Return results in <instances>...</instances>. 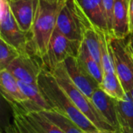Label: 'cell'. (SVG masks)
Wrapping results in <instances>:
<instances>
[{
	"label": "cell",
	"mask_w": 133,
	"mask_h": 133,
	"mask_svg": "<svg viewBox=\"0 0 133 133\" xmlns=\"http://www.w3.org/2000/svg\"><path fill=\"white\" fill-rule=\"evenodd\" d=\"M65 0H38L31 29L32 40L27 45V54L42 59L47 54L50 40L56 28L58 13Z\"/></svg>",
	"instance_id": "obj_1"
},
{
	"label": "cell",
	"mask_w": 133,
	"mask_h": 133,
	"mask_svg": "<svg viewBox=\"0 0 133 133\" xmlns=\"http://www.w3.org/2000/svg\"><path fill=\"white\" fill-rule=\"evenodd\" d=\"M37 85L52 110L72 120L86 132L98 129L72 102L51 72L43 69L39 76Z\"/></svg>",
	"instance_id": "obj_2"
},
{
	"label": "cell",
	"mask_w": 133,
	"mask_h": 133,
	"mask_svg": "<svg viewBox=\"0 0 133 133\" xmlns=\"http://www.w3.org/2000/svg\"><path fill=\"white\" fill-rule=\"evenodd\" d=\"M57 83L70 97L81 112L99 129L104 132H115L105 118L98 112L92 101L86 96L71 80L64 62L58 64L51 72Z\"/></svg>",
	"instance_id": "obj_3"
},
{
	"label": "cell",
	"mask_w": 133,
	"mask_h": 133,
	"mask_svg": "<svg viewBox=\"0 0 133 133\" xmlns=\"http://www.w3.org/2000/svg\"><path fill=\"white\" fill-rule=\"evenodd\" d=\"M94 28L77 0H65L56 23V29L67 38L83 41L87 30Z\"/></svg>",
	"instance_id": "obj_4"
},
{
	"label": "cell",
	"mask_w": 133,
	"mask_h": 133,
	"mask_svg": "<svg viewBox=\"0 0 133 133\" xmlns=\"http://www.w3.org/2000/svg\"><path fill=\"white\" fill-rule=\"evenodd\" d=\"M116 73L129 93L133 90V51L128 41L107 34Z\"/></svg>",
	"instance_id": "obj_5"
},
{
	"label": "cell",
	"mask_w": 133,
	"mask_h": 133,
	"mask_svg": "<svg viewBox=\"0 0 133 133\" xmlns=\"http://www.w3.org/2000/svg\"><path fill=\"white\" fill-rule=\"evenodd\" d=\"M0 38L13 46L20 55L27 54V45L32 34L23 31L16 21L8 0H0Z\"/></svg>",
	"instance_id": "obj_6"
},
{
	"label": "cell",
	"mask_w": 133,
	"mask_h": 133,
	"mask_svg": "<svg viewBox=\"0 0 133 133\" xmlns=\"http://www.w3.org/2000/svg\"><path fill=\"white\" fill-rule=\"evenodd\" d=\"M82 43L67 38L55 28L50 40L47 54L41 59L43 68L51 72L58 64L64 62L67 58H77Z\"/></svg>",
	"instance_id": "obj_7"
},
{
	"label": "cell",
	"mask_w": 133,
	"mask_h": 133,
	"mask_svg": "<svg viewBox=\"0 0 133 133\" xmlns=\"http://www.w3.org/2000/svg\"><path fill=\"white\" fill-rule=\"evenodd\" d=\"M16 133H65L41 112L22 113L12 111Z\"/></svg>",
	"instance_id": "obj_8"
},
{
	"label": "cell",
	"mask_w": 133,
	"mask_h": 133,
	"mask_svg": "<svg viewBox=\"0 0 133 133\" xmlns=\"http://www.w3.org/2000/svg\"><path fill=\"white\" fill-rule=\"evenodd\" d=\"M43 69L42 60L40 58L24 54L12 61L6 69L19 81L37 84Z\"/></svg>",
	"instance_id": "obj_9"
},
{
	"label": "cell",
	"mask_w": 133,
	"mask_h": 133,
	"mask_svg": "<svg viewBox=\"0 0 133 133\" xmlns=\"http://www.w3.org/2000/svg\"><path fill=\"white\" fill-rule=\"evenodd\" d=\"M64 65L72 83L91 100L93 94L100 88V83L86 71L77 58H67Z\"/></svg>",
	"instance_id": "obj_10"
},
{
	"label": "cell",
	"mask_w": 133,
	"mask_h": 133,
	"mask_svg": "<svg viewBox=\"0 0 133 133\" xmlns=\"http://www.w3.org/2000/svg\"><path fill=\"white\" fill-rule=\"evenodd\" d=\"M11 12L20 29L30 32L32 29L38 0L9 1Z\"/></svg>",
	"instance_id": "obj_11"
},
{
	"label": "cell",
	"mask_w": 133,
	"mask_h": 133,
	"mask_svg": "<svg viewBox=\"0 0 133 133\" xmlns=\"http://www.w3.org/2000/svg\"><path fill=\"white\" fill-rule=\"evenodd\" d=\"M77 1L94 29L97 31L109 34V29L103 0Z\"/></svg>",
	"instance_id": "obj_12"
},
{
	"label": "cell",
	"mask_w": 133,
	"mask_h": 133,
	"mask_svg": "<svg viewBox=\"0 0 133 133\" xmlns=\"http://www.w3.org/2000/svg\"><path fill=\"white\" fill-rule=\"evenodd\" d=\"M130 0H115L113 9L112 36L125 39L130 34L129 26Z\"/></svg>",
	"instance_id": "obj_13"
},
{
	"label": "cell",
	"mask_w": 133,
	"mask_h": 133,
	"mask_svg": "<svg viewBox=\"0 0 133 133\" xmlns=\"http://www.w3.org/2000/svg\"><path fill=\"white\" fill-rule=\"evenodd\" d=\"M91 101L98 112L116 131H118L116 100L99 88L93 94Z\"/></svg>",
	"instance_id": "obj_14"
},
{
	"label": "cell",
	"mask_w": 133,
	"mask_h": 133,
	"mask_svg": "<svg viewBox=\"0 0 133 133\" xmlns=\"http://www.w3.org/2000/svg\"><path fill=\"white\" fill-rule=\"evenodd\" d=\"M0 88L3 98L9 105L22 104L29 100L21 91L18 80L7 69L0 71Z\"/></svg>",
	"instance_id": "obj_15"
},
{
	"label": "cell",
	"mask_w": 133,
	"mask_h": 133,
	"mask_svg": "<svg viewBox=\"0 0 133 133\" xmlns=\"http://www.w3.org/2000/svg\"><path fill=\"white\" fill-rule=\"evenodd\" d=\"M118 131L121 133H133V100L128 93L125 101L116 100Z\"/></svg>",
	"instance_id": "obj_16"
},
{
	"label": "cell",
	"mask_w": 133,
	"mask_h": 133,
	"mask_svg": "<svg viewBox=\"0 0 133 133\" xmlns=\"http://www.w3.org/2000/svg\"><path fill=\"white\" fill-rule=\"evenodd\" d=\"M100 88L115 100L125 101L128 96L116 72L104 73Z\"/></svg>",
	"instance_id": "obj_17"
},
{
	"label": "cell",
	"mask_w": 133,
	"mask_h": 133,
	"mask_svg": "<svg viewBox=\"0 0 133 133\" xmlns=\"http://www.w3.org/2000/svg\"><path fill=\"white\" fill-rule=\"evenodd\" d=\"M77 58L81 65L86 69V71L88 72L101 84L104 76L102 66L92 57L83 41L82 43Z\"/></svg>",
	"instance_id": "obj_18"
},
{
	"label": "cell",
	"mask_w": 133,
	"mask_h": 133,
	"mask_svg": "<svg viewBox=\"0 0 133 133\" xmlns=\"http://www.w3.org/2000/svg\"><path fill=\"white\" fill-rule=\"evenodd\" d=\"M19 86L23 94L29 99V101L37 108L38 111L52 110L43 97L37 84L26 83L18 80Z\"/></svg>",
	"instance_id": "obj_19"
},
{
	"label": "cell",
	"mask_w": 133,
	"mask_h": 133,
	"mask_svg": "<svg viewBox=\"0 0 133 133\" xmlns=\"http://www.w3.org/2000/svg\"><path fill=\"white\" fill-rule=\"evenodd\" d=\"M41 113L65 133H84V131L76 122L54 110L44 111Z\"/></svg>",
	"instance_id": "obj_20"
},
{
	"label": "cell",
	"mask_w": 133,
	"mask_h": 133,
	"mask_svg": "<svg viewBox=\"0 0 133 133\" xmlns=\"http://www.w3.org/2000/svg\"><path fill=\"white\" fill-rule=\"evenodd\" d=\"M83 42L87 45L89 52L92 57L101 65V42L98 31L94 28L86 30L83 38ZM102 66V65H101Z\"/></svg>",
	"instance_id": "obj_21"
},
{
	"label": "cell",
	"mask_w": 133,
	"mask_h": 133,
	"mask_svg": "<svg viewBox=\"0 0 133 133\" xmlns=\"http://www.w3.org/2000/svg\"><path fill=\"white\" fill-rule=\"evenodd\" d=\"M19 55L20 53L16 48L0 38V71L6 69L9 64Z\"/></svg>",
	"instance_id": "obj_22"
},
{
	"label": "cell",
	"mask_w": 133,
	"mask_h": 133,
	"mask_svg": "<svg viewBox=\"0 0 133 133\" xmlns=\"http://www.w3.org/2000/svg\"><path fill=\"white\" fill-rule=\"evenodd\" d=\"M115 0H103L106 16H107V21L109 29V34L112 36V23H113V9H114V5H115Z\"/></svg>",
	"instance_id": "obj_23"
},
{
	"label": "cell",
	"mask_w": 133,
	"mask_h": 133,
	"mask_svg": "<svg viewBox=\"0 0 133 133\" xmlns=\"http://www.w3.org/2000/svg\"><path fill=\"white\" fill-rule=\"evenodd\" d=\"M129 26L130 33H133V0H130L129 4Z\"/></svg>",
	"instance_id": "obj_24"
},
{
	"label": "cell",
	"mask_w": 133,
	"mask_h": 133,
	"mask_svg": "<svg viewBox=\"0 0 133 133\" xmlns=\"http://www.w3.org/2000/svg\"><path fill=\"white\" fill-rule=\"evenodd\" d=\"M1 133H16V131L15 129V127L13 125H6L4 126L1 131Z\"/></svg>",
	"instance_id": "obj_25"
},
{
	"label": "cell",
	"mask_w": 133,
	"mask_h": 133,
	"mask_svg": "<svg viewBox=\"0 0 133 133\" xmlns=\"http://www.w3.org/2000/svg\"><path fill=\"white\" fill-rule=\"evenodd\" d=\"M128 43L133 51V33H130V34L129 35V40H128Z\"/></svg>",
	"instance_id": "obj_26"
},
{
	"label": "cell",
	"mask_w": 133,
	"mask_h": 133,
	"mask_svg": "<svg viewBox=\"0 0 133 133\" xmlns=\"http://www.w3.org/2000/svg\"><path fill=\"white\" fill-rule=\"evenodd\" d=\"M84 133H108V132H104V131H101V130L97 129V130H95V131L89 132H84Z\"/></svg>",
	"instance_id": "obj_27"
},
{
	"label": "cell",
	"mask_w": 133,
	"mask_h": 133,
	"mask_svg": "<svg viewBox=\"0 0 133 133\" xmlns=\"http://www.w3.org/2000/svg\"><path fill=\"white\" fill-rule=\"evenodd\" d=\"M129 94H130V96L132 97V100H133V90H131L130 92H129Z\"/></svg>",
	"instance_id": "obj_28"
},
{
	"label": "cell",
	"mask_w": 133,
	"mask_h": 133,
	"mask_svg": "<svg viewBox=\"0 0 133 133\" xmlns=\"http://www.w3.org/2000/svg\"><path fill=\"white\" fill-rule=\"evenodd\" d=\"M108 133H121L120 132H118V131H115V132H108Z\"/></svg>",
	"instance_id": "obj_29"
},
{
	"label": "cell",
	"mask_w": 133,
	"mask_h": 133,
	"mask_svg": "<svg viewBox=\"0 0 133 133\" xmlns=\"http://www.w3.org/2000/svg\"><path fill=\"white\" fill-rule=\"evenodd\" d=\"M9 1H16V0H9Z\"/></svg>",
	"instance_id": "obj_30"
},
{
	"label": "cell",
	"mask_w": 133,
	"mask_h": 133,
	"mask_svg": "<svg viewBox=\"0 0 133 133\" xmlns=\"http://www.w3.org/2000/svg\"><path fill=\"white\" fill-rule=\"evenodd\" d=\"M8 1H9V0H8Z\"/></svg>",
	"instance_id": "obj_31"
}]
</instances>
